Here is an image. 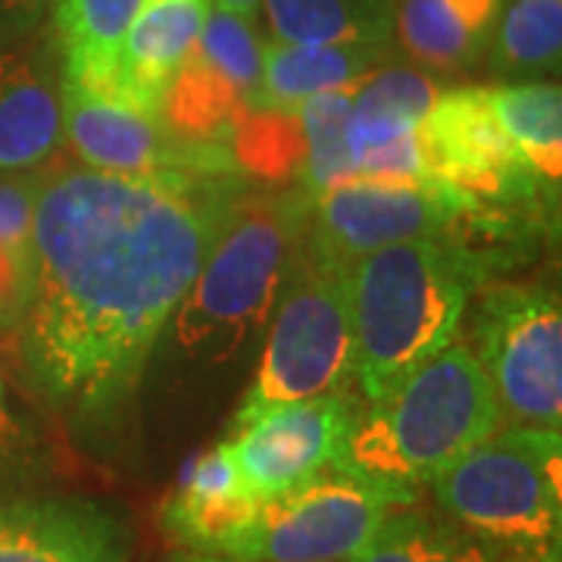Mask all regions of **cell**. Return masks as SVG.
<instances>
[{
	"label": "cell",
	"mask_w": 562,
	"mask_h": 562,
	"mask_svg": "<svg viewBox=\"0 0 562 562\" xmlns=\"http://www.w3.org/2000/svg\"><path fill=\"white\" fill-rule=\"evenodd\" d=\"M232 172L113 176L60 169L38 181L22 360L47 401L106 416L135 394L228 206Z\"/></svg>",
	"instance_id": "cell-1"
},
{
	"label": "cell",
	"mask_w": 562,
	"mask_h": 562,
	"mask_svg": "<svg viewBox=\"0 0 562 562\" xmlns=\"http://www.w3.org/2000/svg\"><path fill=\"white\" fill-rule=\"evenodd\" d=\"M501 425L472 347L450 341L357 409L338 469L413 503L422 484Z\"/></svg>",
	"instance_id": "cell-2"
},
{
	"label": "cell",
	"mask_w": 562,
	"mask_h": 562,
	"mask_svg": "<svg viewBox=\"0 0 562 562\" xmlns=\"http://www.w3.org/2000/svg\"><path fill=\"white\" fill-rule=\"evenodd\" d=\"M484 266L453 238L387 244L350 269L353 379L366 401L457 338Z\"/></svg>",
	"instance_id": "cell-3"
},
{
	"label": "cell",
	"mask_w": 562,
	"mask_h": 562,
	"mask_svg": "<svg viewBox=\"0 0 562 562\" xmlns=\"http://www.w3.org/2000/svg\"><path fill=\"white\" fill-rule=\"evenodd\" d=\"M306 225V191L244 188L172 316L188 357L232 360L257 335L301 260Z\"/></svg>",
	"instance_id": "cell-4"
},
{
	"label": "cell",
	"mask_w": 562,
	"mask_h": 562,
	"mask_svg": "<svg viewBox=\"0 0 562 562\" xmlns=\"http://www.w3.org/2000/svg\"><path fill=\"white\" fill-rule=\"evenodd\" d=\"M560 428L506 425L435 479V497L469 535L528 557L560 547Z\"/></svg>",
	"instance_id": "cell-5"
},
{
	"label": "cell",
	"mask_w": 562,
	"mask_h": 562,
	"mask_svg": "<svg viewBox=\"0 0 562 562\" xmlns=\"http://www.w3.org/2000/svg\"><path fill=\"white\" fill-rule=\"evenodd\" d=\"M353 375L350 272L301 260L279 294L257 379L235 413V428L284 403L341 391Z\"/></svg>",
	"instance_id": "cell-6"
},
{
	"label": "cell",
	"mask_w": 562,
	"mask_h": 562,
	"mask_svg": "<svg viewBox=\"0 0 562 562\" xmlns=\"http://www.w3.org/2000/svg\"><path fill=\"white\" fill-rule=\"evenodd\" d=\"M475 360L497 397L501 422L560 428L562 306L557 291L487 288L475 313Z\"/></svg>",
	"instance_id": "cell-7"
},
{
	"label": "cell",
	"mask_w": 562,
	"mask_h": 562,
	"mask_svg": "<svg viewBox=\"0 0 562 562\" xmlns=\"http://www.w3.org/2000/svg\"><path fill=\"white\" fill-rule=\"evenodd\" d=\"M401 497L360 475L328 465L297 487L260 503L232 560L350 562Z\"/></svg>",
	"instance_id": "cell-8"
},
{
	"label": "cell",
	"mask_w": 562,
	"mask_h": 562,
	"mask_svg": "<svg viewBox=\"0 0 562 562\" xmlns=\"http://www.w3.org/2000/svg\"><path fill=\"white\" fill-rule=\"evenodd\" d=\"M475 210L441 181L344 179L310 198L303 257L350 272L387 244L441 238L460 213Z\"/></svg>",
	"instance_id": "cell-9"
},
{
	"label": "cell",
	"mask_w": 562,
	"mask_h": 562,
	"mask_svg": "<svg viewBox=\"0 0 562 562\" xmlns=\"http://www.w3.org/2000/svg\"><path fill=\"white\" fill-rule=\"evenodd\" d=\"M422 144L428 176L475 206L528 203L538 188H550L506 138L484 88L441 91L422 122Z\"/></svg>",
	"instance_id": "cell-10"
},
{
	"label": "cell",
	"mask_w": 562,
	"mask_h": 562,
	"mask_svg": "<svg viewBox=\"0 0 562 562\" xmlns=\"http://www.w3.org/2000/svg\"><path fill=\"white\" fill-rule=\"evenodd\" d=\"M357 409L350 394L331 391L266 409L222 443L235 460L244 491L257 501H269L319 475L322 469L338 465Z\"/></svg>",
	"instance_id": "cell-11"
},
{
	"label": "cell",
	"mask_w": 562,
	"mask_h": 562,
	"mask_svg": "<svg viewBox=\"0 0 562 562\" xmlns=\"http://www.w3.org/2000/svg\"><path fill=\"white\" fill-rule=\"evenodd\" d=\"M63 135L88 169L113 176H140L157 169L232 172V162L191 150L172 138L160 113H147L113 91H94L60 79Z\"/></svg>",
	"instance_id": "cell-12"
},
{
	"label": "cell",
	"mask_w": 562,
	"mask_h": 562,
	"mask_svg": "<svg viewBox=\"0 0 562 562\" xmlns=\"http://www.w3.org/2000/svg\"><path fill=\"white\" fill-rule=\"evenodd\" d=\"M63 138L60 54L44 29L0 35V172H25Z\"/></svg>",
	"instance_id": "cell-13"
},
{
	"label": "cell",
	"mask_w": 562,
	"mask_h": 562,
	"mask_svg": "<svg viewBox=\"0 0 562 562\" xmlns=\"http://www.w3.org/2000/svg\"><path fill=\"white\" fill-rule=\"evenodd\" d=\"M125 513L85 497L0 503V562H128Z\"/></svg>",
	"instance_id": "cell-14"
},
{
	"label": "cell",
	"mask_w": 562,
	"mask_h": 562,
	"mask_svg": "<svg viewBox=\"0 0 562 562\" xmlns=\"http://www.w3.org/2000/svg\"><path fill=\"white\" fill-rule=\"evenodd\" d=\"M210 0H144L122 41L113 94L160 113L162 94L201 38Z\"/></svg>",
	"instance_id": "cell-15"
},
{
	"label": "cell",
	"mask_w": 562,
	"mask_h": 562,
	"mask_svg": "<svg viewBox=\"0 0 562 562\" xmlns=\"http://www.w3.org/2000/svg\"><path fill=\"white\" fill-rule=\"evenodd\" d=\"M391 60V41H338V44H262L260 88L247 106L297 110L316 94L357 88L369 72Z\"/></svg>",
	"instance_id": "cell-16"
},
{
	"label": "cell",
	"mask_w": 562,
	"mask_h": 562,
	"mask_svg": "<svg viewBox=\"0 0 562 562\" xmlns=\"http://www.w3.org/2000/svg\"><path fill=\"white\" fill-rule=\"evenodd\" d=\"M497 16L501 0H397L394 32L409 60L453 72L482 57Z\"/></svg>",
	"instance_id": "cell-17"
},
{
	"label": "cell",
	"mask_w": 562,
	"mask_h": 562,
	"mask_svg": "<svg viewBox=\"0 0 562 562\" xmlns=\"http://www.w3.org/2000/svg\"><path fill=\"white\" fill-rule=\"evenodd\" d=\"M144 0H54V44L60 79L94 91H113L122 41Z\"/></svg>",
	"instance_id": "cell-18"
},
{
	"label": "cell",
	"mask_w": 562,
	"mask_h": 562,
	"mask_svg": "<svg viewBox=\"0 0 562 562\" xmlns=\"http://www.w3.org/2000/svg\"><path fill=\"white\" fill-rule=\"evenodd\" d=\"M438 94H441L438 81L416 66L384 63L375 72H369L353 88L350 122H347L353 160L384 140L422 128Z\"/></svg>",
	"instance_id": "cell-19"
},
{
	"label": "cell",
	"mask_w": 562,
	"mask_h": 562,
	"mask_svg": "<svg viewBox=\"0 0 562 562\" xmlns=\"http://www.w3.org/2000/svg\"><path fill=\"white\" fill-rule=\"evenodd\" d=\"M260 13L279 44L391 41L397 0H260Z\"/></svg>",
	"instance_id": "cell-20"
},
{
	"label": "cell",
	"mask_w": 562,
	"mask_h": 562,
	"mask_svg": "<svg viewBox=\"0 0 562 562\" xmlns=\"http://www.w3.org/2000/svg\"><path fill=\"white\" fill-rule=\"evenodd\" d=\"M487 106L501 122L506 138L519 147L531 169L547 184L562 176V91L550 81H516L503 88H484Z\"/></svg>",
	"instance_id": "cell-21"
},
{
	"label": "cell",
	"mask_w": 562,
	"mask_h": 562,
	"mask_svg": "<svg viewBox=\"0 0 562 562\" xmlns=\"http://www.w3.org/2000/svg\"><path fill=\"white\" fill-rule=\"evenodd\" d=\"M350 562H491V557L457 522L394 506Z\"/></svg>",
	"instance_id": "cell-22"
},
{
	"label": "cell",
	"mask_w": 562,
	"mask_h": 562,
	"mask_svg": "<svg viewBox=\"0 0 562 562\" xmlns=\"http://www.w3.org/2000/svg\"><path fill=\"white\" fill-rule=\"evenodd\" d=\"M260 503L247 491L191 494L179 487V494H172L162 506V528L179 543L232 560L235 547L257 519Z\"/></svg>",
	"instance_id": "cell-23"
},
{
	"label": "cell",
	"mask_w": 562,
	"mask_h": 562,
	"mask_svg": "<svg viewBox=\"0 0 562 562\" xmlns=\"http://www.w3.org/2000/svg\"><path fill=\"white\" fill-rule=\"evenodd\" d=\"M350 103H353V88H338L316 94L297 106L303 128V191L313 198L325 188L338 184L344 179H353V150H350Z\"/></svg>",
	"instance_id": "cell-24"
},
{
	"label": "cell",
	"mask_w": 562,
	"mask_h": 562,
	"mask_svg": "<svg viewBox=\"0 0 562 562\" xmlns=\"http://www.w3.org/2000/svg\"><path fill=\"white\" fill-rule=\"evenodd\" d=\"M303 128L297 110L247 106L244 103L232 128V160L262 181H284L301 176Z\"/></svg>",
	"instance_id": "cell-25"
},
{
	"label": "cell",
	"mask_w": 562,
	"mask_h": 562,
	"mask_svg": "<svg viewBox=\"0 0 562 562\" xmlns=\"http://www.w3.org/2000/svg\"><path fill=\"white\" fill-rule=\"evenodd\" d=\"M562 0H513L497 29V69L543 72L560 66Z\"/></svg>",
	"instance_id": "cell-26"
},
{
	"label": "cell",
	"mask_w": 562,
	"mask_h": 562,
	"mask_svg": "<svg viewBox=\"0 0 562 562\" xmlns=\"http://www.w3.org/2000/svg\"><path fill=\"white\" fill-rule=\"evenodd\" d=\"M194 50L228 81L244 101L260 88L262 41L250 16L225 7H210Z\"/></svg>",
	"instance_id": "cell-27"
},
{
	"label": "cell",
	"mask_w": 562,
	"mask_h": 562,
	"mask_svg": "<svg viewBox=\"0 0 562 562\" xmlns=\"http://www.w3.org/2000/svg\"><path fill=\"white\" fill-rule=\"evenodd\" d=\"M181 491H191V494H232V491H244L228 447L220 443L210 453H203L201 460L194 462V469L188 472Z\"/></svg>",
	"instance_id": "cell-28"
},
{
	"label": "cell",
	"mask_w": 562,
	"mask_h": 562,
	"mask_svg": "<svg viewBox=\"0 0 562 562\" xmlns=\"http://www.w3.org/2000/svg\"><path fill=\"white\" fill-rule=\"evenodd\" d=\"M54 0H0V35H25L44 25Z\"/></svg>",
	"instance_id": "cell-29"
},
{
	"label": "cell",
	"mask_w": 562,
	"mask_h": 562,
	"mask_svg": "<svg viewBox=\"0 0 562 562\" xmlns=\"http://www.w3.org/2000/svg\"><path fill=\"white\" fill-rule=\"evenodd\" d=\"M25 443H29V431L25 425L16 419L13 406H10V394H7V384L0 379V469L16 462L25 453Z\"/></svg>",
	"instance_id": "cell-30"
},
{
	"label": "cell",
	"mask_w": 562,
	"mask_h": 562,
	"mask_svg": "<svg viewBox=\"0 0 562 562\" xmlns=\"http://www.w3.org/2000/svg\"><path fill=\"white\" fill-rule=\"evenodd\" d=\"M216 7H225L232 13H241V16H257L260 13V0H216Z\"/></svg>",
	"instance_id": "cell-31"
},
{
	"label": "cell",
	"mask_w": 562,
	"mask_h": 562,
	"mask_svg": "<svg viewBox=\"0 0 562 562\" xmlns=\"http://www.w3.org/2000/svg\"><path fill=\"white\" fill-rule=\"evenodd\" d=\"M184 562H238V560H222V557H198V560H184Z\"/></svg>",
	"instance_id": "cell-32"
}]
</instances>
